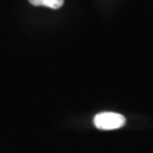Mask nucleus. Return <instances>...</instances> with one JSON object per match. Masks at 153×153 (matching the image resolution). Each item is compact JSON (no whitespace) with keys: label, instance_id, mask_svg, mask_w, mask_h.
Returning a JSON list of instances; mask_svg holds the SVG:
<instances>
[{"label":"nucleus","instance_id":"f257e3e1","mask_svg":"<svg viewBox=\"0 0 153 153\" xmlns=\"http://www.w3.org/2000/svg\"><path fill=\"white\" fill-rule=\"evenodd\" d=\"M125 117L117 112H101L94 117V125L102 131L117 129L125 125Z\"/></svg>","mask_w":153,"mask_h":153},{"label":"nucleus","instance_id":"f03ea898","mask_svg":"<svg viewBox=\"0 0 153 153\" xmlns=\"http://www.w3.org/2000/svg\"><path fill=\"white\" fill-rule=\"evenodd\" d=\"M28 2L33 6H43L51 9H59L64 5V0H28Z\"/></svg>","mask_w":153,"mask_h":153}]
</instances>
